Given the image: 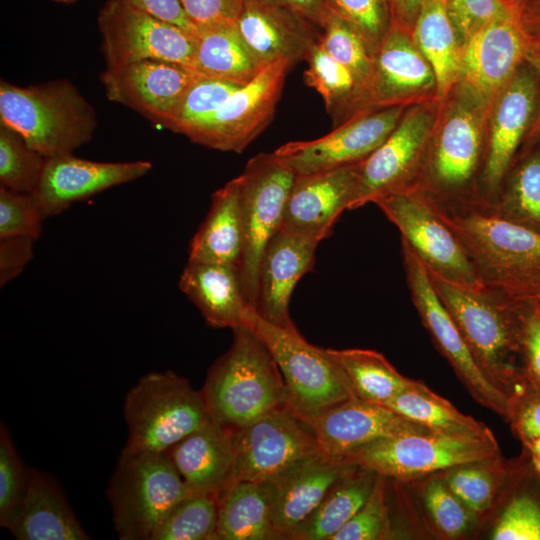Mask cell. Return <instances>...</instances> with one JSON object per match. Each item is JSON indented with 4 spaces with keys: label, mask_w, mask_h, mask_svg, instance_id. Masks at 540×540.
Returning a JSON list of instances; mask_svg holds the SVG:
<instances>
[{
    "label": "cell",
    "mask_w": 540,
    "mask_h": 540,
    "mask_svg": "<svg viewBox=\"0 0 540 540\" xmlns=\"http://www.w3.org/2000/svg\"><path fill=\"white\" fill-rule=\"evenodd\" d=\"M441 100L416 188L441 204L477 202L490 103L463 80Z\"/></svg>",
    "instance_id": "cell-1"
},
{
    "label": "cell",
    "mask_w": 540,
    "mask_h": 540,
    "mask_svg": "<svg viewBox=\"0 0 540 540\" xmlns=\"http://www.w3.org/2000/svg\"><path fill=\"white\" fill-rule=\"evenodd\" d=\"M427 199L456 233L485 286L519 302L540 300V234L479 202L441 204Z\"/></svg>",
    "instance_id": "cell-2"
},
{
    "label": "cell",
    "mask_w": 540,
    "mask_h": 540,
    "mask_svg": "<svg viewBox=\"0 0 540 540\" xmlns=\"http://www.w3.org/2000/svg\"><path fill=\"white\" fill-rule=\"evenodd\" d=\"M430 280L481 370L510 397L524 373L522 330L527 303L487 286L470 290L437 277Z\"/></svg>",
    "instance_id": "cell-3"
},
{
    "label": "cell",
    "mask_w": 540,
    "mask_h": 540,
    "mask_svg": "<svg viewBox=\"0 0 540 540\" xmlns=\"http://www.w3.org/2000/svg\"><path fill=\"white\" fill-rule=\"evenodd\" d=\"M233 333L230 348L210 367L200 390L211 420L232 431L289 407L284 379L263 341L246 324Z\"/></svg>",
    "instance_id": "cell-4"
},
{
    "label": "cell",
    "mask_w": 540,
    "mask_h": 540,
    "mask_svg": "<svg viewBox=\"0 0 540 540\" xmlns=\"http://www.w3.org/2000/svg\"><path fill=\"white\" fill-rule=\"evenodd\" d=\"M0 122L45 158L72 154L97 126L92 105L67 79L27 87L0 83Z\"/></svg>",
    "instance_id": "cell-5"
},
{
    "label": "cell",
    "mask_w": 540,
    "mask_h": 540,
    "mask_svg": "<svg viewBox=\"0 0 540 540\" xmlns=\"http://www.w3.org/2000/svg\"><path fill=\"white\" fill-rule=\"evenodd\" d=\"M190 490L165 452L123 448L107 497L121 540H151L168 513Z\"/></svg>",
    "instance_id": "cell-6"
},
{
    "label": "cell",
    "mask_w": 540,
    "mask_h": 540,
    "mask_svg": "<svg viewBox=\"0 0 540 540\" xmlns=\"http://www.w3.org/2000/svg\"><path fill=\"white\" fill-rule=\"evenodd\" d=\"M125 448L166 452L211 418L201 391L171 370L149 372L128 391L123 406Z\"/></svg>",
    "instance_id": "cell-7"
},
{
    "label": "cell",
    "mask_w": 540,
    "mask_h": 540,
    "mask_svg": "<svg viewBox=\"0 0 540 540\" xmlns=\"http://www.w3.org/2000/svg\"><path fill=\"white\" fill-rule=\"evenodd\" d=\"M245 324L272 354L288 391L289 408L299 417L315 416L355 398L328 349L307 342L296 327L274 325L253 309L248 310Z\"/></svg>",
    "instance_id": "cell-8"
},
{
    "label": "cell",
    "mask_w": 540,
    "mask_h": 540,
    "mask_svg": "<svg viewBox=\"0 0 540 540\" xmlns=\"http://www.w3.org/2000/svg\"><path fill=\"white\" fill-rule=\"evenodd\" d=\"M500 458L495 436L461 437L408 433L382 438L359 447L343 460L384 478L409 481L476 461Z\"/></svg>",
    "instance_id": "cell-9"
},
{
    "label": "cell",
    "mask_w": 540,
    "mask_h": 540,
    "mask_svg": "<svg viewBox=\"0 0 540 540\" xmlns=\"http://www.w3.org/2000/svg\"><path fill=\"white\" fill-rule=\"evenodd\" d=\"M373 203L398 228L401 241L430 276L470 290L485 287L456 233L419 190L393 192Z\"/></svg>",
    "instance_id": "cell-10"
},
{
    "label": "cell",
    "mask_w": 540,
    "mask_h": 540,
    "mask_svg": "<svg viewBox=\"0 0 540 540\" xmlns=\"http://www.w3.org/2000/svg\"><path fill=\"white\" fill-rule=\"evenodd\" d=\"M295 176L274 152L252 157L239 175L243 245L238 268L246 302L253 310L262 254L281 227Z\"/></svg>",
    "instance_id": "cell-11"
},
{
    "label": "cell",
    "mask_w": 540,
    "mask_h": 540,
    "mask_svg": "<svg viewBox=\"0 0 540 540\" xmlns=\"http://www.w3.org/2000/svg\"><path fill=\"white\" fill-rule=\"evenodd\" d=\"M440 104V99H433L406 108L387 139L360 163L358 184L349 210L373 203L384 195L412 188L416 184Z\"/></svg>",
    "instance_id": "cell-12"
},
{
    "label": "cell",
    "mask_w": 540,
    "mask_h": 540,
    "mask_svg": "<svg viewBox=\"0 0 540 540\" xmlns=\"http://www.w3.org/2000/svg\"><path fill=\"white\" fill-rule=\"evenodd\" d=\"M401 251L412 302L434 345L472 398L507 421L510 397L493 384L479 367L459 328L438 297L422 262L402 241Z\"/></svg>",
    "instance_id": "cell-13"
},
{
    "label": "cell",
    "mask_w": 540,
    "mask_h": 540,
    "mask_svg": "<svg viewBox=\"0 0 540 540\" xmlns=\"http://www.w3.org/2000/svg\"><path fill=\"white\" fill-rule=\"evenodd\" d=\"M106 67L164 60L194 70L195 35L131 5L107 0L98 13Z\"/></svg>",
    "instance_id": "cell-14"
},
{
    "label": "cell",
    "mask_w": 540,
    "mask_h": 540,
    "mask_svg": "<svg viewBox=\"0 0 540 540\" xmlns=\"http://www.w3.org/2000/svg\"><path fill=\"white\" fill-rule=\"evenodd\" d=\"M540 104V80L524 61L490 103L487 118V149L478 180L477 199L490 205L514 162Z\"/></svg>",
    "instance_id": "cell-15"
},
{
    "label": "cell",
    "mask_w": 540,
    "mask_h": 540,
    "mask_svg": "<svg viewBox=\"0 0 540 540\" xmlns=\"http://www.w3.org/2000/svg\"><path fill=\"white\" fill-rule=\"evenodd\" d=\"M291 68L286 61L265 66L212 115L183 135L212 149L241 153L271 122Z\"/></svg>",
    "instance_id": "cell-16"
},
{
    "label": "cell",
    "mask_w": 540,
    "mask_h": 540,
    "mask_svg": "<svg viewBox=\"0 0 540 540\" xmlns=\"http://www.w3.org/2000/svg\"><path fill=\"white\" fill-rule=\"evenodd\" d=\"M407 107L363 110L320 138L288 142L273 152L296 175L361 163L387 139Z\"/></svg>",
    "instance_id": "cell-17"
},
{
    "label": "cell",
    "mask_w": 540,
    "mask_h": 540,
    "mask_svg": "<svg viewBox=\"0 0 540 540\" xmlns=\"http://www.w3.org/2000/svg\"><path fill=\"white\" fill-rule=\"evenodd\" d=\"M234 481L264 482L319 452L309 426L289 407L233 430Z\"/></svg>",
    "instance_id": "cell-18"
},
{
    "label": "cell",
    "mask_w": 540,
    "mask_h": 540,
    "mask_svg": "<svg viewBox=\"0 0 540 540\" xmlns=\"http://www.w3.org/2000/svg\"><path fill=\"white\" fill-rule=\"evenodd\" d=\"M200 77L204 76L174 62L143 60L106 67L100 79L110 101L164 127L184 94Z\"/></svg>",
    "instance_id": "cell-19"
},
{
    "label": "cell",
    "mask_w": 540,
    "mask_h": 540,
    "mask_svg": "<svg viewBox=\"0 0 540 540\" xmlns=\"http://www.w3.org/2000/svg\"><path fill=\"white\" fill-rule=\"evenodd\" d=\"M373 61L367 109L410 106L438 99L431 65L414 43L411 32L399 24L390 25Z\"/></svg>",
    "instance_id": "cell-20"
},
{
    "label": "cell",
    "mask_w": 540,
    "mask_h": 540,
    "mask_svg": "<svg viewBox=\"0 0 540 540\" xmlns=\"http://www.w3.org/2000/svg\"><path fill=\"white\" fill-rule=\"evenodd\" d=\"M300 418L313 432L319 452L338 459L382 438L431 432L383 405L358 398L337 403L315 416Z\"/></svg>",
    "instance_id": "cell-21"
},
{
    "label": "cell",
    "mask_w": 540,
    "mask_h": 540,
    "mask_svg": "<svg viewBox=\"0 0 540 540\" xmlns=\"http://www.w3.org/2000/svg\"><path fill=\"white\" fill-rule=\"evenodd\" d=\"M152 169L149 161L97 162L72 154L46 158L41 179L32 193L44 218L58 215L73 203L134 181Z\"/></svg>",
    "instance_id": "cell-22"
},
{
    "label": "cell",
    "mask_w": 540,
    "mask_h": 540,
    "mask_svg": "<svg viewBox=\"0 0 540 540\" xmlns=\"http://www.w3.org/2000/svg\"><path fill=\"white\" fill-rule=\"evenodd\" d=\"M527 43L507 7L463 42L460 80L491 103L525 61Z\"/></svg>",
    "instance_id": "cell-23"
},
{
    "label": "cell",
    "mask_w": 540,
    "mask_h": 540,
    "mask_svg": "<svg viewBox=\"0 0 540 540\" xmlns=\"http://www.w3.org/2000/svg\"><path fill=\"white\" fill-rule=\"evenodd\" d=\"M322 240L281 226L268 241L258 272L255 311L264 320L284 328L295 327L289 301L297 282L309 272Z\"/></svg>",
    "instance_id": "cell-24"
},
{
    "label": "cell",
    "mask_w": 540,
    "mask_h": 540,
    "mask_svg": "<svg viewBox=\"0 0 540 540\" xmlns=\"http://www.w3.org/2000/svg\"><path fill=\"white\" fill-rule=\"evenodd\" d=\"M359 171L360 163L296 175L281 226L320 240L330 236L335 222L354 198Z\"/></svg>",
    "instance_id": "cell-25"
},
{
    "label": "cell",
    "mask_w": 540,
    "mask_h": 540,
    "mask_svg": "<svg viewBox=\"0 0 540 540\" xmlns=\"http://www.w3.org/2000/svg\"><path fill=\"white\" fill-rule=\"evenodd\" d=\"M349 466L343 459L317 452L264 481L269 491L273 525L280 539H292Z\"/></svg>",
    "instance_id": "cell-26"
},
{
    "label": "cell",
    "mask_w": 540,
    "mask_h": 540,
    "mask_svg": "<svg viewBox=\"0 0 540 540\" xmlns=\"http://www.w3.org/2000/svg\"><path fill=\"white\" fill-rule=\"evenodd\" d=\"M237 28L262 67L306 60L319 36L308 20L267 0H244Z\"/></svg>",
    "instance_id": "cell-27"
},
{
    "label": "cell",
    "mask_w": 540,
    "mask_h": 540,
    "mask_svg": "<svg viewBox=\"0 0 540 540\" xmlns=\"http://www.w3.org/2000/svg\"><path fill=\"white\" fill-rule=\"evenodd\" d=\"M165 453L192 492L219 496L234 481L235 448L232 430L212 420L171 446Z\"/></svg>",
    "instance_id": "cell-28"
},
{
    "label": "cell",
    "mask_w": 540,
    "mask_h": 540,
    "mask_svg": "<svg viewBox=\"0 0 540 540\" xmlns=\"http://www.w3.org/2000/svg\"><path fill=\"white\" fill-rule=\"evenodd\" d=\"M179 288L214 328L233 330L245 325L246 314L252 309L246 302L237 265L188 261Z\"/></svg>",
    "instance_id": "cell-29"
},
{
    "label": "cell",
    "mask_w": 540,
    "mask_h": 540,
    "mask_svg": "<svg viewBox=\"0 0 540 540\" xmlns=\"http://www.w3.org/2000/svg\"><path fill=\"white\" fill-rule=\"evenodd\" d=\"M8 529L19 540H87L58 484L36 469L29 471L27 490Z\"/></svg>",
    "instance_id": "cell-30"
},
{
    "label": "cell",
    "mask_w": 540,
    "mask_h": 540,
    "mask_svg": "<svg viewBox=\"0 0 540 540\" xmlns=\"http://www.w3.org/2000/svg\"><path fill=\"white\" fill-rule=\"evenodd\" d=\"M243 245L239 176L212 195L207 216L194 235L188 261L239 265Z\"/></svg>",
    "instance_id": "cell-31"
},
{
    "label": "cell",
    "mask_w": 540,
    "mask_h": 540,
    "mask_svg": "<svg viewBox=\"0 0 540 540\" xmlns=\"http://www.w3.org/2000/svg\"><path fill=\"white\" fill-rule=\"evenodd\" d=\"M411 36L431 65L437 97L443 99L461 79L462 44L450 19L446 0H425L415 18Z\"/></svg>",
    "instance_id": "cell-32"
},
{
    "label": "cell",
    "mask_w": 540,
    "mask_h": 540,
    "mask_svg": "<svg viewBox=\"0 0 540 540\" xmlns=\"http://www.w3.org/2000/svg\"><path fill=\"white\" fill-rule=\"evenodd\" d=\"M216 540H280L266 482L235 481L221 492Z\"/></svg>",
    "instance_id": "cell-33"
},
{
    "label": "cell",
    "mask_w": 540,
    "mask_h": 540,
    "mask_svg": "<svg viewBox=\"0 0 540 540\" xmlns=\"http://www.w3.org/2000/svg\"><path fill=\"white\" fill-rule=\"evenodd\" d=\"M195 44L194 70L204 77L243 86L264 68L236 24L199 27Z\"/></svg>",
    "instance_id": "cell-34"
},
{
    "label": "cell",
    "mask_w": 540,
    "mask_h": 540,
    "mask_svg": "<svg viewBox=\"0 0 540 540\" xmlns=\"http://www.w3.org/2000/svg\"><path fill=\"white\" fill-rule=\"evenodd\" d=\"M377 474L349 466L291 540H331L368 499Z\"/></svg>",
    "instance_id": "cell-35"
},
{
    "label": "cell",
    "mask_w": 540,
    "mask_h": 540,
    "mask_svg": "<svg viewBox=\"0 0 540 540\" xmlns=\"http://www.w3.org/2000/svg\"><path fill=\"white\" fill-rule=\"evenodd\" d=\"M383 406L426 427L432 433L461 437L493 434L484 423L463 414L421 381L412 380Z\"/></svg>",
    "instance_id": "cell-36"
},
{
    "label": "cell",
    "mask_w": 540,
    "mask_h": 540,
    "mask_svg": "<svg viewBox=\"0 0 540 540\" xmlns=\"http://www.w3.org/2000/svg\"><path fill=\"white\" fill-rule=\"evenodd\" d=\"M485 206L540 234V145L516 156L494 202Z\"/></svg>",
    "instance_id": "cell-37"
},
{
    "label": "cell",
    "mask_w": 540,
    "mask_h": 540,
    "mask_svg": "<svg viewBox=\"0 0 540 540\" xmlns=\"http://www.w3.org/2000/svg\"><path fill=\"white\" fill-rule=\"evenodd\" d=\"M341 368L355 398L383 405L412 379L405 377L382 355L369 349H328Z\"/></svg>",
    "instance_id": "cell-38"
},
{
    "label": "cell",
    "mask_w": 540,
    "mask_h": 540,
    "mask_svg": "<svg viewBox=\"0 0 540 540\" xmlns=\"http://www.w3.org/2000/svg\"><path fill=\"white\" fill-rule=\"evenodd\" d=\"M306 61L304 82L321 95L336 126L366 110L364 94L351 72L331 57L318 41Z\"/></svg>",
    "instance_id": "cell-39"
},
{
    "label": "cell",
    "mask_w": 540,
    "mask_h": 540,
    "mask_svg": "<svg viewBox=\"0 0 540 540\" xmlns=\"http://www.w3.org/2000/svg\"><path fill=\"white\" fill-rule=\"evenodd\" d=\"M218 497L190 491L159 524L151 540H216Z\"/></svg>",
    "instance_id": "cell-40"
},
{
    "label": "cell",
    "mask_w": 540,
    "mask_h": 540,
    "mask_svg": "<svg viewBox=\"0 0 540 540\" xmlns=\"http://www.w3.org/2000/svg\"><path fill=\"white\" fill-rule=\"evenodd\" d=\"M322 28L324 32L319 36L318 44L351 72L364 94L366 107V94L374 70L372 55L357 31L333 8Z\"/></svg>",
    "instance_id": "cell-41"
},
{
    "label": "cell",
    "mask_w": 540,
    "mask_h": 540,
    "mask_svg": "<svg viewBox=\"0 0 540 540\" xmlns=\"http://www.w3.org/2000/svg\"><path fill=\"white\" fill-rule=\"evenodd\" d=\"M46 158L31 148L15 130L0 124L1 186L32 194L37 188Z\"/></svg>",
    "instance_id": "cell-42"
},
{
    "label": "cell",
    "mask_w": 540,
    "mask_h": 540,
    "mask_svg": "<svg viewBox=\"0 0 540 540\" xmlns=\"http://www.w3.org/2000/svg\"><path fill=\"white\" fill-rule=\"evenodd\" d=\"M239 87L227 81L200 77L184 94L164 128L183 134L212 115Z\"/></svg>",
    "instance_id": "cell-43"
},
{
    "label": "cell",
    "mask_w": 540,
    "mask_h": 540,
    "mask_svg": "<svg viewBox=\"0 0 540 540\" xmlns=\"http://www.w3.org/2000/svg\"><path fill=\"white\" fill-rule=\"evenodd\" d=\"M495 460L457 465L443 470L440 475L448 488L475 515L485 512L492 504L495 477L491 465Z\"/></svg>",
    "instance_id": "cell-44"
},
{
    "label": "cell",
    "mask_w": 540,
    "mask_h": 540,
    "mask_svg": "<svg viewBox=\"0 0 540 540\" xmlns=\"http://www.w3.org/2000/svg\"><path fill=\"white\" fill-rule=\"evenodd\" d=\"M29 471L18 455L6 426L0 425V525L8 529L24 499Z\"/></svg>",
    "instance_id": "cell-45"
},
{
    "label": "cell",
    "mask_w": 540,
    "mask_h": 540,
    "mask_svg": "<svg viewBox=\"0 0 540 540\" xmlns=\"http://www.w3.org/2000/svg\"><path fill=\"white\" fill-rule=\"evenodd\" d=\"M391 536L386 481L377 475L374 487L357 513L331 540H381Z\"/></svg>",
    "instance_id": "cell-46"
},
{
    "label": "cell",
    "mask_w": 540,
    "mask_h": 540,
    "mask_svg": "<svg viewBox=\"0 0 540 540\" xmlns=\"http://www.w3.org/2000/svg\"><path fill=\"white\" fill-rule=\"evenodd\" d=\"M493 540H540V496L531 491L513 495L493 529Z\"/></svg>",
    "instance_id": "cell-47"
},
{
    "label": "cell",
    "mask_w": 540,
    "mask_h": 540,
    "mask_svg": "<svg viewBox=\"0 0 540 540\" xmlns=\"http://www.w3.org/2000/svg\"><path fill=\"white\" fill-rule=\"evenodd\" d=\"M424 501L434 524L450 537L461 535L469 529L475 516L448 488L441 476L426 485Z\"/></svg>",
    "instance_id": "cell-48"
},
{
    "label": "cell",
    "mask_w": 540,
    "mask_h": 540,
    "mask_svg": "<svg viewBox=\"0 0 540 540\" xmlns=\"http://www.w3.org/2000/svg\"><path fill=\"white\" fill-rule=\"evenodd\" d=\"M44 216L30 193L0 188V238L25 236L36 240Z\"/></svg>",
    "instance_id": "cell-49"
},
{
    "label": "cell",
    "mask_w": 540,
    "mask_h": 540,
    "mask_svg": "<svg viewBox=\"0 0 540 540\" xmlns=\"http://www.w3.org/2000/svg\"><path fill=\"white\" fill-rule=\"evenodd\" d=\"M332 8L357 31L372 57L390 25L384 0H330Z\"/></svg>",
    "instance_id": "cell-50"
},
{
    "label": "cell",
    "mask_w": 540,
    "mask_h": 540,
    "mask_svg": "<svg viewBox=\"0 0 540 540\" xmlns=\"http://www.w3.org/2000/svg\"><path fill=\"white\" fill-rule=\"evenodd\" d=\"M507 422L523 446L540 438V387L525 371L510 395Z\"/></svg>",
    "instance_id": "cell-51"
},
{
    "label": "cell",
    "mask_w": 540,
    "mask_h": 540,
    "mask_svg": "<svg viewBox=\"0 0 540 540\" xmlns=\"http://www.w3.org/2000/svg\"><path fill=\"white\" fill-rule=\"evenodd\" d=\"M446 7L461 44L507 9L505 0H446Z\"/></svg>",
    "instance_id": "cell-52"
},
{
    "label": "cell",
    "mask_w": 540,
    "mask_h": 540,
    "mask_svg": "<svg viewBox=\"0 0 540 540\" xmlns=\"http://www.w3.org/2000/svg\"><path fill=\"white\" fill-rule=\"evenodd\" d=\"M185 13L197 27L236 24L244 0H179Z\"/></svg>",
    "instance_id": "cell-53"
},
{
    "label": "cell",
    "mask_w": 540,
    "mask_h": 540,
    "mask_svg": "<svg viewBox=\"0 0 540 540\" xmlns=\"http://www.w3.org/2000/svg\"><path fill=\"white\" fill-rule=\"evenodd\" d=\"M522 363L526 375L540 387V300L526 304L522 330Z\"/></svg>",
    "instance_id": "cell-54"
},
{
    "label": "cell",
    "mask_w": 540,
    "mask_h": 540,
    "mask_svg": "<svg viewBox=\"0 0 540 540\" xmlns=\"http://www.w3.org/2000/svg\"><path fill=\"white\" fill-rule=\"evenodd\" d=\"M34 239L25 236L0 238V286L15 279L33 257Z\"/></svg>",
    "instance_id": "cell-55"
},
{
    "label": "cell",
    "mask_w": 540,
    "mask_h": 540,
    "mask_svg": "<svg viewBox=\"0 0 540 540\" xmlns=\"http://www.w3.org/2000/svg\"><path fill=\"white\" fill-rule=\"evenodd\" d=\"M161 20L172 23L188 33L195 35L197 27L185 13L179 0H126Z\"/></svg>",
    "instance_id": "cell-56"
},
{
    "label": "cell",
    "mask_w": 540,
    "mask_h": 540,
    "mask_svg": "<svg viewBox=\"0 0 540 540\" xmlns=\"http://www.w3.org/2000/svg\"><path fill=\"white\" fill-rule=\"evenodd\" d=\"M284 7L306 20L324 26L332 9L330 0H267Z\"/></svg>",
    "instance_id": "cell-57"
},
{
    "label": "cell",
    "mask_w": 540,
    "mask_h": 540,
    "mask_svg": "<svg viewBox=\"0 0 540 540\" xmlns=\"http://www.w3.org/2000/svg\"><path fill=\"white\" fill-rule=\"evenodd\" d=\"M509 9L527 39L540 41V0H530Z\"/></svg>",
    "instance_id": "cell-58"
},
{
    "label": "cell",
    "mask_w": 540,
    "mask_h": 540,
    "mask_svg": "<svg viewBox=\"0 0 540 540\" xmlns=\"http://www.w3.org/2000/svg\"><path fill=\"white\" fill-rule=\"evenodd\" d=\"M525 61L535 70L540 80V41L528 40ZM538 145H540V104L533 125L518 154L525 153Z\"/></svg>",
    "instance_id": "cell-59"
},
{
    "label": "cell",
    "mask_w": 540,
    "mask_h": 540,
    "mask_svg": "<svg viewBox=\"0 0 540 540\" xmlns=\"http://www.w3.org/2000/svg\"><path fill=\"white\" fill-rule=\"evenodd\" d=\"M424 1L425 0H402L399 12L404 15L406 21L413 22Z\"/></svg>",
    "instance_id": "cell-60"
},
{
    "label": "cell",
    "mask_w": 540,
    "mask_h": 540,
    "mask_svg": "<svg viewBox=\"0 0 540 540\" xmlns=\"http://www.w3.org/2000/svg\"><path fill=\"white\" fill-rule=\"evenodd\" d=\"M526 454L533 468L540 473V438L524 445Z\"/></svg>",
    "instance_id": "cell-61"
},
{
    "label": "cell",
    "mask_w": 540,
    "mask_h": 540,
    "mask_svg": "<svg viewBox=\"0 0 540 540\" xmlns=\"http://www.w3.org/2000/svg\"><path fill=\"white\" fill-rule=\"evenodd\" d=\"M390 1L393 2L394 6L396 7V9H397L398 12H399L400 7H401V4H402V0H390Z\"/></svg>",
    "instance_id": "cell-62"
},
{
    "label": "cell",
    "mask_w": 540,
    "mask_h": 540,
    "mask_svg": "<svg viewBox=\"0 0 540 540\" xmlns=\"http://www.w3.org/2000/svg\"><path fill=\"white\" fill-rule=\"evenodd\" d=\"M55 2H58V3H65V4H70V3H73L77 0H53Z\"/></svg>",
    "instance_id": "cell-63"
}]
</instances>
